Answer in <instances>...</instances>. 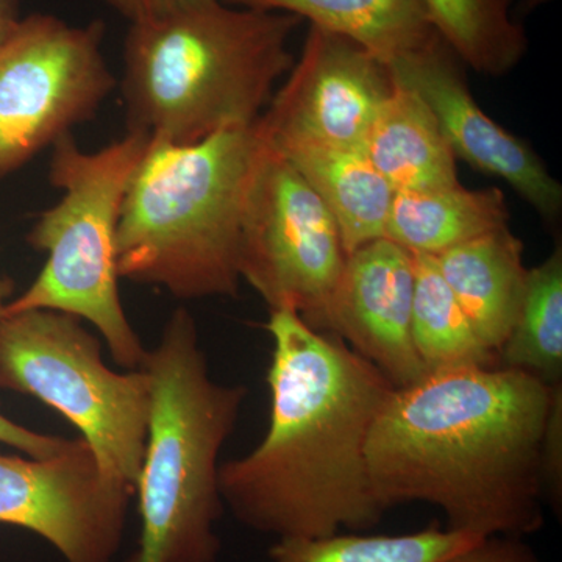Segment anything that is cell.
<instances>
[{
  "mask_svg": "<svg viewBox=\"0 0 562 562\" xmlns=\"http://www.w3.org/2000/svg\"><path fill=\"white\" fill-rule=\"evenodd\" d=\"M562 384L517 369L430 372L395 387L369 435V480L384 512L424 502L447 528L520 538L543 525L542 450Z\"/></svg>",
  "mask_w": 562,
  "mask_h": 562,
  "instance_id": "6da1fadb",
  "label": "cell"
},
{
  "mask_svg": "<svg viewBox=\"0 0 562 562\" xmlns=\"http://www.w3.org/2000/svg\"><path fill=\"white\" fill-rule=\"evenodd\" d=\"M271 420L262 441L220 465V491L238 522L279 539L364 530L383 519L368 473L369 435L395 386L333 333L291 312L265 324Z\"/></svg>",
  "mask_w": 562,
  "mask_h": 562,
  "instance_id": "7a4b0ae2",
  "label": "cell"
},
{
  "mask_svg": "<svg viewBox=\"0 0 562 562\" xmlns=\"http://www.w3.org/2000/svg\"><path fill=\"white\" fill-rule=\"evenodd\" d=\"M295 14L195 0L138 22L124 43L127 131L190 146L255 124L290 72Z\"/></svg>",
  "mask_w": 562,
  "mask_h": 562,
  "instance_id": "3957f363",
  "label": "cell"
},
{
  "mask_svg": "<svg viewBox=\"0 0 562 562\" xmlns=\"http://www.w3.org/2000/svg\"><path fill=\"white\" fill-rule=\"evenodd\" d=\"M265 146L260 120L190 146L151 138L122 202L120 279L179 301L236 297L244 206Z\"/></svg>",
  "mask_w": 562,
  "mask_h": 562,
  "instance_id": "277c9868",
  "label": "cell"
},
{
  "mask_svg": "<svg viewBox=\"0 0 562 562\" xmlns=\"http://www.w3.org/2000/svg\"><path fill=\"white\" fill-rule=\"evenodd\" d=\"M150 414L138 492V549L127 562H216L224 502L220 453L247 397L214 382L187 308L176 310L147 351Z\"/></svg>",
  "mask_w": 562,
  "mask_h": 562,
  "instance_id": "5b68a950",
  "label": "cell"
},
{
  "mask_svg": "<svg viewBox=\"0 0 562 562\" xmlns=\"http://www.w3.org/2000/svg\"><path fill=\"white\" fill-rule=\"evenodd\" d=\"M151 138L127 131L102 149L85 151L68 133L50 147L49 181L61 198L27 233L29 246L47 255L46 265L3 313L54 310L87 321L127 371H140L149 350L122 306L116 233L125 191Z\"/></svg>",
  "mask_w": 562,
  "mask_h": 562,
  "instance_id": "8992f818",
  "label": "cell"
},
{
  "mask_svg": "<svg viewBox=\"0 0 562 562\" xmlns=\"http://www.w3.org/2000/svg\"><path fill=\"white\" fill-rule=\"evenodd\" d=\"M0 387L60 413L90 446L106 479L135 491L146 450L150 379L114 372L101 341L72 314L29 310L0 321Z\"/></svg>",
  "mask_w": 562,
  "mask_h": 562,
  "instance_id": "52a82bcc",
  "label": "cell"
},
{
  "mask_svg": "<svg viewBox=\"0 0 562 562\" xmlns=\"http://www.w3.org/2000/svg\"><path fill=\"white\" fill-rule=\"evenodd\" d=\"M105 24L47 13L21 18L0 44V179L91 121L116 87Z\"/></svg>",
  "mask_w": 562,
  "mask_h": 562,
  "instance_id": "ba28073f",
  "label": "cell"
},
{
  "mask_svg": "<svg viewBox=\"0 0 562 562\" xmlns=\"http://www.w3.org/2000/svg\"><path fill=\"white\" fill-rule=\"evenodd\" d=\"M347 254L319 195L266 139L244 206L239 276L269 312L297 314L324 331Z\"/></svg>",
  "mask_w": 562,
  "mask_h": 562,
  "instance_id": "9c48e42d",
  "label": "cell"
},
{
  "mask_svg": "<svg viewBox=\"0 0 562 562\" xmlns=\"http://www.w3.org/2000/svg\"><path fill=\"white\" fill-rule=\"evenodd\" d=\"M133 494L81 438L46 460L0 453V524L35 532L66 562H113Z\"/></svg>",
  "mask_w": 562,
  "mask_h": 562,
  "instance_id": "30bf717a",
  "label": "cell"
},
{
  "mask_svg": "<svg viewBox=\"0 0 562 562\" xmlns=\"http://www.w3.org/2000/svg\"><path fill=\"white\" fill-rule=\"evenodd\" d=\"M272 95L260 125L266 138H301L364 151L394 91L390 66L349 38L310 25L301 58Z\"/></svg>",
  "mask_w": 562,
  "mask_h": 562,
  "instance_id": "8fae6325",
  "label": "cell"
},
{
  "mask_svg": "<svg viewBox=\"0 0 562 562\" xmlns=\"http://www.w3.org/2000/svg\"><path fill=\"white\" fill-rule=\"evenodd\" d=\"M462 61L436 36L424 49L390 66L392 76L427 102L454 157L476 171L505 180L543 220L562 209V188L525 140L506 132L475 102L461 70Z\"/></svg>",
  "mask_w": 562,
  "mask_h": 562,
  "instance_id": "7c38bea8",
  "label": "cell"
},
{
  "mask_svg": "<svg viewBox=\"0 0 562 562\" xmlns=\"http://www.w3.org/2000/svg\"><path fill=\"white\" fill-rule=\"evenodd\" d=\"M414 257L386 238L347 255L325 313L324 331L341 338L395 387L428 375L414 349Z\"/></svg>",
  "mask_w": 562,
  "mask_h": 562,
  "instance_id": "4fadbf2b",
  "label": "cell"
},
{
  "mask_svg": "<svg viewBox=\"0 0 562 562\" xmlns=\"http://www.w3.org/2000/svg\"><path fill=\"white\" fill-rule=\"evenodd\" d=\"M432 258L480 341L498 357L527 283L522 241L506 225Z\"/></svg>",
  "mask_w": 562,
  "mask_h": 562,
  "instance_id": "5bb4252c",
  "label": "cell"
},
{
  "mask_svg": "<svg viewBox=\"0 0 562 562\" xmlns=\"http://www.w3.org/2000/svg\"><path fill=\"white\" fill-rule=\"evenodd\" d=\"M268 143L291 162L330 211L347 255L383 238L395 191L364 151L301 138Z\"/></svg>",
  "mask_w": 562,
  "mask_h": 562,
  "instance_id": "9a60e30c",
  "label": "cell"
},
{
  "mask_svg": "<svg viewBox=\"0 0 562 562\" xmlns=\"http://www.w3.org/2000/svg\"><path fill=\"white\" fill-rule=\"evenodd\" d=\"M373 122L364 155L395 192L460 184L457 157L427 102L395 79Z\"/></svg>",
  "mask_w": 562,
  "mask_h": 562,
  "instance_id": "2e32d148",
  "label": "cell"
},
{
  "mask_svg": "<svg viewBox=\"0 0 562 562\" xmlns=\"http://www.w3.org/2000/svg\"><path fill=\"white\" fill-rule=\"evenodd\" d=\"M241 9L295 14L360 44L386 66L427 47L439 33L424 0H222Z\"/></svg>",
  "mask_w": 562,
  "mask_h": 562,
  "instance_id": "e0dca14e",
  "label": "cell"
},
{
  "mask_svg": "<svg viewBox=\"0 0 562 562\" xmlns=\"http://www.w3.org/2000/svg\"><path fill=\"white\" fill-rule=\"evenodd\" d=\"M505 195L497 188L465 190L462 184L395 192L383 238L412 254L436 255L506 227Z\"/></svg>",
  "mask_w": 562,
  "mask_h": 562,
  "instance_id": "ac0fdd59",
  "label": "cell"
},
{
  "mask_svg": "<svg viewBox=\"0 0 562 562\" xmlns=\"http://www.w3.org/2000/svg\"><path fill=\"white\" fill-rule=\"evenodd\" d=\"M412 339L428 373L446 369L498 366L462 312L431 255L413 254Z\"/></svg>",
  "mask_w": 562,
  "mask_h": 562,
  "instance_id": "d6986e66",
  "label": "cell"
},
{
  "mask_svg": "<svg viewBox=\"0 0 562 562\" xmlns=\"http://www.w3.org/2000/svg\"><path fill=\"white\" fill-rule=\"evenodd\" d=\"M436 32L462 65L486 76H505L528 49L514 0H424Z\"/></svg>",
  "mask_w": 562,
  "mask_h": 562,
  "instance_id": "ffe728a7",
  "label": "cell"
},
{
  "mask_svg": "<svg viewBox=\"0 0 562 562\" xmlns=\"http://www.w3.org/2000/svg\"><path fill=\"white\" fill-rule=\"evenodd\" d=\"M498 366L562 384V249L528 269L519 312L498 350Z\"/></svg>",
  "mask_w": 562,
  "mask_h": 562,
  "instance_id": "44dd1931",
  "label": "cell"
},
{
  "mask_svg": "<svg viewBox=\"0 0 562 562\" xmlns=\"http://www.w3.org/2000/svg\"><path fill=\"white\" fill-rule=\"evenodd\" d=\"M432 520L408 535H336L279 539L269 562H443L480 541Z\"/></svg>",
  "mask_w": 562,
  "mask_h": 562,
  "instance_id": "7402d4cb",
  "label": "cell"
},
{
  "mask_svg": "<svg viewBox=\"0 0 562 562\" xmlns=\"http://www.w3.org/2000/svg\"><path fill=\"white\" fill-rule=\"evenodd\" d=\"M542 479L546 503L561 512L562 501V390L554 397L542 450Z\"/></svg>",
  "mask_w": 562,
  "mask_h": 562,
  "instance_id": "603a6c76",
  "label": "cell"
},
{
  "mask_svg": "<svg viewBox=\"0 0 562 562\" xmlns=\"http://www.w3.org/2000/svg\"><path fill=\"white\" fill-rule=\"evenodd\" d=\"M0 443L20 450L25 457L46 460V458L57 457L65 452L72 441L60 438V436L29 430L0 412Z\"/></svg>",
  "mask_w": 562,
  "mask_h": 562,
  "instance_id": "cb8c5ba5",
  "label": "cell"
},
{
  "mask_svg": "<svg viewBox=\"0 0 562 562\" xmlns=\"http://www.w3.org/2000/svg\"><path fill=\"white\" fill-rule=\"evenodd\" d=\"M443 562H541L520 538L490 536Z\"/></svg>",
  "mask_w": 562,
  "mask_h": 562,
  "instance_id": "d4e9b609",
  "label": "cell"
},
{
  "mask_svg": "<svg viewBox=\"0 0 562 562\" xmlns=\"http://www.w3.org/2000/svg\"><path fill=\"white\" fill-rule=\"evenodd\" d=\"M128 22L150 20L169 11L180 9L195 0H103Z\"/></svg>",
  "mask_w": 562,
  "mask_h": 562,
  "instance_id": "484cf974",
  "label": "cell"
},
{
  "mask_svg": "<svg viewBox=\"0 0 562 562\" xmlns=\"http://www.w3.org/2000/svg\"><path fill=\"white\" fill-rule=\"evenodd\" d=\"M21 20L20 0H0V44Z\"/></svg>",
  "mask_w": 562,
  "mask_h": 562,
  "instance_id": "4316f807",
  "label": "cell"
},
{
  "mask_svg": "<svg viewBox=\"0 0 562 562\" xmlns=\"http://www.w3.org/2000/svg\"><path fill=\"white\" fill-rule=\"evenodd\" d=\"M11 292H13V284H11V281L5 276L0 273V321H2L7 305L11 301Z\"/></svg>",
  "mask_w": 562,
  "mask_h": 562,
  "instance_id": "83f0119b",
  "label": "cell"
},
{
  "mask_svg": "<svg viewBox=\"0 0 562 562\" xmlns=\"http://www.w3.org/2000/svg\"><path fill=\"white\" fill-rule=\"evenodd\" d=\"M552 2V0H525V11L535 10L536 7H541L543 3Z\"/></svg>",
  "mask_w": 562,
  "mask_h": 562,
  "instance_id": "f1b7e54d",
  "label": "cell"
}]
</instances>
